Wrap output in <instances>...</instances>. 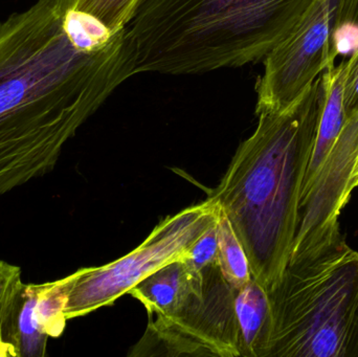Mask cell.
<instances>
[{
    "label": "cell",
    "instance_id": "obj_5",
    "mask_svg": "<svg viewBox=\"0 0 358 357\" xmlns=\"http://www.w3.org/2000/svg\"><path fill=\"white\" fill-rule=\"evenodd\" d=\"M214 199L192 205L159 222L148 238L131 253L99 268H85L65 277L67 320L85 316L111 305L145 278L176 260L218 219Z\"/></svg>",
    "mask_w": 358,
    "mask_h": 357
},
{
    "label": "cell",
    "instance_id": "obj_7",
    "mask_svg": "<svg viewBox=\"0 0 358 357\" xmlns=\"http://www.w3.org/2000/svg\"><path fill=\"white\" fill-rule=\"evenodd\" d=\"M204 286L174 316L149 319L148 328L131 356H239L236 291L218 261L203 265Z\"/></svg>",
    "mask_w": 358,
    "mask_h": 357
},
{
    "label": "cell",
    "instance_id": "obj_3",
    "mask_svg": "<svg viewBox=\"0 0 358 357\" xmlns=\"http://www.w3.org/2000/svg\"><path fill=\"white\" fill-rule=\"evenodd\" d=\"M315 0H136L124 27L134 75H201L258 63Z\"/></svg>",
    "mask_w": 358,
    "mask_h": 357
},
{
    "label": "cell",
    "instance_id": "obj_18",
    "mask_svg": "<svg viewBox=\"0 0 358 357\" xmlns=\"http://www.w3.org/2000/svg\"><path fill=\"white\" fill-rule=\"evenodd\" d=\"M346 29L358 31V0H341L338 35Z\"/></svg>",
    "mask_w": 358,
    "mask_h": 357
},
{
    "label": "cell",
    "instance_id": "obj_10",
    "mask_svg": "<svg viewBox=\"0 0 358 357\" xmlns=\"http://www.w3.org/2000/svg\"><path fill=\"white\" fill-rule=\"evenodd\" d=\"M346 64V61H343L338 65H332L322 73L325 81V101H324L323 111L320 119L315 148H313L308 169L303 182L301 198L310 188L317 172L320 171L330 151L334 148L336 140L348 119L345 112L344 99H343Z\"/></svg>",
    "mask_w": 358,
    "mask_h": 357
},
{
    "label": "cell",
    "instance_id": "obj_16",
    "mask_svg": "<svg viewBox=\"0 0 358 357\" xmlns=\"http://www.w3.org/2000/svg\"><path fill=\"white\" fill-rule=\"evenodd\" d=\"M136 2V0H77L76 10L90 15L117 33L127 24Z\"/></svg>",
    "mask_w": 358,
    "mask_h": 357
},
{
    "label": "cell",
    "instance_id": "obj_1",
    "mask_svg": "<svg viewBox=\"0 0 358 357\" xmlns=\"http://www.w3.org/2000/svg\"><path fill=\"white\" fill-rule=\"evenodd\" d=\"M36 0L0 23V197L50 173L65 145L134 67L124 29Z\"/></svg>",
    "mask_w": 358,
    "mask_h": 357
},
{
    "label": "cell",
    "instance_id": "obj_2",
    "mask_svg": "<svg viewBox=\"0 0 358 357\" xmlns=\"http://www.w3.org/2000/svg\"><path fill=\"white\" fill-rule=\"evenodd\" d=\"M324 101L321 75L287 108L257 115L254 133L241 143L208 196L229 218L252 279L267 293L279 284L292 255Z\"/></svg>",
    "mask_w": 358,
    "mask_h": 357
},
{
    "label": "cell",
    "instance_id": "obj_15",
    "mask_svg": "<svg viewBox=\"0 0 358 357\" xmlns=\"http://www.w3.org/2000/svg\"><path fill=\"white\" fill-rule=\"evenodd\" d=\"M67 302V285L65 278L52 282L38 284L34 314L38 325L50 337H61L66 327L65 307Z\"/></svg>",
    "mask_w": 358,
    "mask_h": 357
},
{
    "label": "cell",
    "instance_id": "obj_4",
    "mask_svg": "<svg viewBox=\"0 0 358 357\" xmlns=\"http://www.w3.org/2000/svg\"><path fill=\"white\" fill-rule=\"evenodd\" d=\"M267 295L261 357H358V252L343 235L292 258Z\"/></svg>",
    "mask_w": 358,
    "mask_h": 357
},
{
    "label": "cell",
    "instance_id": "obj_12",
    "mask_svg": "<svg viewBox=\"0 0 358 357\" xmlns=\"http://www.w3.org/2000/svg\"><path fill=\"white\" fill-rule=\"evenodd\" d=\"M38 284H24L13 327L12 347L14 357H44L48 354L50 337L38 325L34 314Z\"/></svg>",
    "mask_w": 358,
    "mask_h": 357
},
{
    "label": "cell",
    "instance_id": "obj_17",
    "mask_svg": "<svg viewBox=\"0 0 358 357\" xmlns=\"http://www.w3.org/2000/svg\"><path fill=\"white\" fill-rule=\"evenodd\" d=\"M344 78V108L347 119L358 112V45L346 61Z\"/></svg>",
    "mask_w": 358,
    "mask_h": 357
},
{
    "label": "cell",
    "instance_id": "obj_13",
    "mask_svg": "<svg viewBox=\"0 0 358 357\" xmlns=\"http://www.w3.org/2000/svg\"><path fill=\"white\" fill-rule=\"evenodd\" d=\"M218 262L227 282L238 291L252 278L243 247L224 212L220 209L217 219Z\"/></svg>",
    "mask_w": 358,
    "mask_h": 357
},
{
    "label": "cell",
    "instance_id": "obj_6",
    "mask_svg": "<svg viewBox=\"0 0 358 357\" xmlns=\"http://www.w3.org/2000/svg\"><path fill=\"white\" fill-rule=\"evenodd\" d=\"M340 6L341 0H315L265 57L256 86V115L287 108L334 65L340 52Z\"/></svg>",
    "mask_w": 358,
    "mask_h": 357
},
{
    "label": "cell",
    "instance_id": "obj_9",
    "mask_svg": "<svg viewBox=\"0 0 358 357\" xmlns=\"http://www.w3.org/2000/svg\"><path fill=\"white\" fill-rule=\"evenodd\" d=\"M203 286V268H196L185 257L159 268L128 293L145 306L149 319H166L201 293Z\"/></svg>",
    "mask_w": 358,
    "mask_h": 357
},
{
    "label": "cell",
    "instance_id": "obj_8",
    "mask_svg": "<svg viewBox=\"0 0 358 357\" xmlns=\"http://www.w3.org/2000/svg\"><path fill=\"white\" fill-rule=\"evenodd\" d=\"M357 163L358 112L347 119L310 188L301 198L290 259L342 236L338 218L355 191L353 175Z\"/></svg>",
    "mask_w": 358,
    "mask_h": 357
},
{
    "label": "cell",
    "instance_id": "obj_19",
    "mask_svg": "<svg viewBox=\"0 0 358 357\" xmlns=\"http://www.w3.org/2000/svg\"><path fill=\"white\" fill-rule=\"evenodd\" d=\"M353 186H355V188L358 187V163L357 168H355V175H353Z\"/></svg>",
    "mask_w": 358,
    "mask_h": 357
},
{
    "label": "cell",
    "instance_id": "obj_11",
    "mask_svg": "<svg viewBox=\"0 0 358 357\" xmlns=\"http://www.w3.org/2000/svg\"><path fill=\"white\" fill-rule=\"evenodd\" d=\"M235 318L239 356L261 357L268 328L269 300L255 279L236 291Z\"/></svg>",
    "mask_w": 358,
    "mask_h": 357
},
{
    "label": "cell",
    "instance_id": "obj_14",
    "mask_svg": "<svg viewBox=\"0 0 358 357\" xmlns=\"http://www.w3.org/2000/svg\"><path fill=\"white\" fill-rule=\"evenodd\" d=\"M24 284L21 268L0 260V357H14L13 327Z\"/></svg>",
    "mask_w": 358,
    "mask_h": 357
}]
</instances>
